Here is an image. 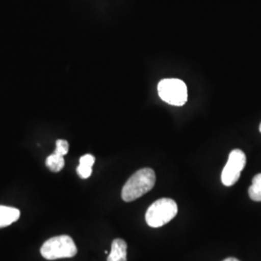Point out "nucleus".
Wrapping results in <instances>:
<instances>
[{"instance_id": "f257e3e1", "label": "nucleus", "mask_w": 261, "mask_h": 261, "mask_svg": "<svg viewBox=\"0 0 261 261\" xmlns=\"http://www.w3.org/2000/svg\"><path fill=\"white\" fill-rule=\"evenodd\" d=\"M156 183V174L152 168H141L135 172L122 189V198L130 202L145 195Z\"/></svg>"}, {"instance_id": "f03ea898", "label": "nucleus", "mask_w": 261, "mask_h": 261, "mask_svg": "<svg viewBox=\"0 0 261 261\" xmlns=\"http://www.w3.org/2000/svg\"><path fill=\"white\" fill-rule=\"evenodd\" d=\"M41 254L47 260L74 257L77 248L74 240L68 235H60L49 238L41 247Z\"/></svg>"}, {"instance_id": "7ed1b4c3", "label": "nucleus", "mask_w": 261, "mask_h": 261, "mask_svg": "<svg viewBox=\"0 0 261 261\" xmlns=\"http://www.w3.org/2000/svg\"><path fill=\"white\" fill-rule=\"evenodd\" d=\"M177 212V204L173 199L160 198L147 209L145 220L149 226L157 228L169 223Z\"/></svg>"}, {"instance_id": "20e7f679", "label": "nucleus", "mask_w": 261, "mask_h": 261, "mask_svg": "<svg viewBox=\"0 0 261 261\" xmlns=\"http://www.w3.org/2000/svg\"><path fill=\"white\" fill-rule=\"evenodd\" d=\"M160 98L171 106L181 107L188 101V88L185 83L178 79H165L158 84Z\"/></svg>"}, {"instance_id": "39448f33", "label": "nucleus", "mask_w": 261, "mask_h": 261, "mask_svg": "<svg viewBox=\"0 0 261 261\" xmlns=\"http://www.w3.org/2000/svg\"><path fill=\"white\" fill-rule=\"evenodd\" d=\"M246 155L242 150L234 149L230 152L228 161L222 172V182L224 186H232L238 181L246 166Z\"/></svg>"}, {"instance_id": "423d86ee", "label": "nucleus", "mask_w": 261, "mask_h": 261, "mask_svg": "<svg viewBox=\"0 0 261 261\" xmlns=\"http://www.w3.org/2000/svg\"><path fill=\"white\" fill-rule=\"evenodd\" d=\"M108 261H127V243L123 239L117 238L112 241Z\"/></svg>"}, {"instance_id": "0eeeda50", "label": "nucleus", "mask_w": 261, "mask_h": 261, "mask_svg": "<svg viewBox=\"0 0 261 261\" xmlns=\"http://www.w3.org/2000/svg\"><path fill=\"white\" fill-rule=\"evenodd\" d=\"M19 216L20 212L19 209L9 206L0 205V228L6 227L17 222L19 219Z\"/></svg>"}, {"instance_id": "6e6552de", "label": "nucleus", "mask_w": 261, "mask_h": 261, "mask_svg": "<svg viewBox=\"0 0 261 261\" xmlns=\"http://www.w3.org/2000/svg\"><path fill=\"white\" fill-rule=\"evenodd\" d=\"M94 163L95 157L90 154H86L80 159V165L76 168V171L81 178L86 179L91 175Z\"/></svg>"}, {"instance_id": "1a4fd4ad", "label": "nucleus", "mask_w": 261, "mask_h": 261, "mask_svg": "<svg viewBox=\"0 0 261 261\" xmlns=\"http://www.w3.org/2000/svg\"><path fill=\"white\" fill-rule=\"evenodd\" d=\"M46 165L51 171L58 172L65 166L64 156H61L59 154L54 153V154H51L50 156L47 157V160H46Z\"/></svg>"}, {"instance_id": "9d476101", "label": "nucleus", "mask_w": 261, "mask_h": 261, "mask_svg": "<svg viewBox=\"0 0 261 261\" xmlns=\"http://www.w3.org/2000/svg\"><path fill=\"white\" fill-rule=\"evenodd\" d=\"M249 196L253 201H261V173L252 179V186L249 188Z\"/></svg>"}, {"instance_id": "9b49d317", "label": "nucleus", "mask_w": 261, "mask_h": 261, "mask_svg": "<svg viewBox=\"0 0 261 261\" xmlns=\"http://www.w3.org/2000/svg\"><path fill=\"white\" fill-rule=\"evenodd\" d=\"M69 151V143L64 140H58L56 141V148L55 153L61 156H65Z\"/></svg>"}, {"instance_id": "f8f14e48", "label": "nucleus", "mask_w": 261, "mask_h": 261, "mask_svg": "<svg viewBox=\"0 0 261 261\" xmlns=\"http://www.w3.org/2000/svg\"><path fill=\"white\" fill-rule=\"evenodd\" d=\"M224 261H240V260H238V259H236V258H234V257H228V258H226V259H224Z\"/></svg>"}, {"instance_id": "ddd939ff", "label": "nucleus", "mask_w": 261, "mask_h": 261, "mask_svg": "<svg viewBox=\"0 0 261 261\" xmlns=\"http://www.w3.org/2000/svg\"><path fill=\"white\" fill-rule=\"evenodd\" d=\"M259 130H260V133H261V124H260V126H259Z\"/></svg>"}]
</instances>
